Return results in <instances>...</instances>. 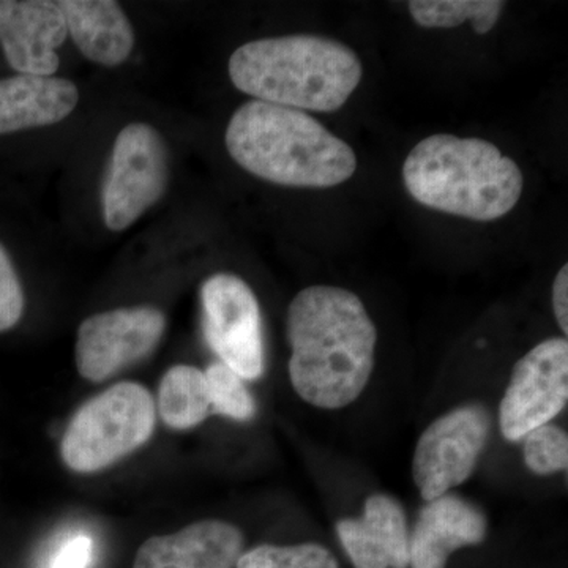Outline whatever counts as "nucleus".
Returning a JSON list of instances; mask_svg holds the SVG:
<instances>
[{
    "instance_id": "obj_20",
    "label": "nucleus",
    "mask_w": 568,
    "mask_h": 568,
    "mask_svg": "<svg viewBox=\"0 0 568 568\" xmlns=\"http://www.w3.org/2000/svg\"><path fill=\"white\" fill-rule=\"evenodd\" d=\"M235 568H339L335 556L317 544L260 545L239 558Z\"/></svg>"
},
{
    "instance_id": "obj_4",
    "label": "nucleus",
    "mask_w": 568,
    "mask_h": 568,
    "mask_svg": "<svg viewBox=\"0 0 568 568\" xmlns=\"http://www.w3.org/2000/svg\"><path fill=\"white\" fill-rule=\"evenodd\" d=\"M407 193L433 211L495 222L518 204L525 178L493 142L437 133L418 142L403 164Z\"/></svg>"
},
{
    "instance_id": "obj_24",
    "label": "nucleus",
    "mask_w": 568,
    "mask_h": 568,
    "mask_svg": "<svg viewBox=\"0 0 568 568\" xmlns=\"http://www.w3.org/2000/svg\"><path fill=\"white\" fill-rule=\"evenodd\" d=\"M552 308L558 320L560 331L564 335L568 334V265L564 264L562 268L556 275L552 283Z\"/></svg>"
},
{
    "instance_id": "obj_13",
    "label": "nucleus",
    "mask_w": 568,
    "mask_h": 568,
    "mask_svg": "<svg viewBox=\"0 0 568 568\" xmlns=\"http://www.w3.org/2000/svg\"><path fill=\"white\" fill-rule=\"evenodd\" d=\"M335 528L354 568L409 567L406 514L394 497L369 496L361 518L339 519Z\"/></svg>"
},
{
    "instance_id": "obj_12",
    "label": "nucleus",
    "mask_w": 568,
    "mask_h": 568,
    "mask_svg": "<svg viewBox=\"0 0 568 568\" xmlns=\"http://www.w3.org/2000/svg\"><path fill=\"white\" fill-rule=\"evenodd\" d=\"M245 537L222 519H203L170 536L148 538L133 568H234L244 555Z\"/></svg>"
},
{
    "instance_id": "obj_5",
    "label": "nucleus",
    "mask_w": 568,
    "mask_h": 568,
    "mask_svg": "<svg viewBox=\"0 0 568 568\" xmlns=\"http://www.w3.org/2000/svg\"><path fill=\"white\" fill-rule=\"evenodd\" d=\"M155 429V402L138 383L115 384L77 410L62 437L63 463L74 473L106 469L144 446Z\"/></svg>"
},
{
    "instance_id": "obj_15",
    "label": "nucleus",
    "mask_w": 568,
    "mask_h": 568,
    "mask_svg": "<svg viewBox=\"0 0 568 568\" xmlns=\"http://www.w3.org/2000/svg\"><path fill=\"white\" fill-rule=\"evenodd\" d=\"M80 102L74 82L13 74L0 80V136L62 122Z\"/></svg>"
},
{
    "instance_id": "obj_9",
    "label": "nucleus",
    "mask_w": 568,
    "mask_h": 568,
    "mask_svg": "<svg viewBox=\"0 0 568 568\" xmlns=\"http://www.w3.org/2000/svg\"><path fill=\"white\" fill-rule=\"evenodd\" d=\"M568 399L567 338H549L519 358L499 407V425L511 443L547 425Z\"/></svg>"
},
{
    "instance_id": "obj_22",
    "label": "nucleus",
    "mask_w": 568,
    "mask_h": 568,
    "mask_svg": "<svg viewBox=\"0 0 568 568\" xmlns=\"http://www.w3.org/2000/svg\"><path fill=\"white\" fill-rule=\"evenodd\" d=\"M26 298L20 278L9 253L0 244V332L10 331L20 323Z\"/></svg>"
},
{
    "instance_id": "obj_18",
    "label": "nucleus",
    "mask_w": 568,
    "mask_h": 568,
    "mask_svg": "<svg viewBox=\"0 0 568 568\" xmlns=\"http://www.w3.org/2000/svg\"><path fill=\"white\" fill-rule=\"evenodd\" d=\"M506 2L499 0H413L409 13L422 28L452 29L470 22L478 36L491 31Z\"/></svg>"
},
{
    "instance_id": "obj_17",
    "label": "nucleus",
    "mask_w": 568,
    "mask_h": 568,
    "mask_svg": "<svg viewBox=\"0 0 568 568\" xmlns=\"http://www.w3.org/2000/svg\"><path fill=\"white\" fill-rule=\"evenodd\" d=\"M160 417L173 429H190L211 416L207 381L192 365H175L164 373L159 387Z\"/></svg>"
},
{
    "instance_id": "obj_3",
    "label": "nucleus",
    "mask_w": 568,
    "mask_h": 568,
    "mask_svg": "<svg viewBox=\"0 0 568 568\" xmlns=\"http://www.w3.org/2000/svg\"><path fill=\"white\" fill-rule=\"evenodd\" d=\"M361 59L342 41L294 33L242 44L230 59L234 88L257 102L334 112L358 88Z\"/></svg>"
},
{
    "instance_id": "obj_14",
    "label": "nucleus",
    "mask_w": 568,
    "mask_h": 568,
    "mask_svg": "<svg viewBox=\"0 0 568 568\" xmlns=\"http://www.w3.org/2000/svg\"><path fill=\"white\" fill-rule=\"evenodd\" d=\"M487 518L474 504L458 496L426 503L409 534L410 568H446L452 552L476 547L487 538Z\"/></svg>"
},
{
    "instance_id": "obj_6",
    "label": "nucleus",
    "mask_w": 568,
    "mask_h": 568,
    "mask_svg": "<svg viewBox=\"0 0 568 568\" xmlns=\"http://www.w3.org/2000/svg\"><path fill=\"white\" fill-rule=\"evenodd\" d=\"M170 179L162 134L148 123L121 130L112 148L102 189L103 219L111 231L132 226L162 200Z\"/></svg>"
},
{
    "instance_id": "obj_10",
    "label": "nucleus",
    "mask_w": 568,
    "mask_h": 568,
    "mask_svg": "<svg viewBox=\"0 0 568 568\" xmlns=\"http://www.w3.org/2000/svg\"><path fill=\"white\" fill-rule=\"evenodd\" d=\"M166 317L153 306H132L97 313L78 328L74 358L81 377L103 383L159 346Z\"/></svg>"
},
{
    "instance_id": "obj_11",
    "label": "nucleus",
    "mask_w": 568,
    "mask_h": 568,
    "mask_svg": "<svg viewBox=\"0 0 568 568\" xmlns=\"http://www.w3.org/2000/svg\"><path fill=\"white\" fill-rule=\"evenodd\" d=\"M65 18L52 0H0V47L20 74L54 77L67 40Z\"/></svg>"
},
{
    "instance_id": "obj_16",
    "label": "nucleus",
    "mask_w": 568,
    "mask_h": 568,
    "mask_svg": "<svg viewBox=\"0 0 568 568\" xmlns=\"http://www.w3.org/2000/svg\"><path fill=\"white\" fill-rule=\"evenodd\" d=\"M67 31L89 61L118 67L132 54L134 32L121 6L112 0H61Z\"/></svg>"
},
{
    "instance_id": "obj_23",
    "label": "nucleus",
    "mask_w": 568,
    "mask_h": 568,
    "mask_svg": "<svg viewBox=\"0 0 568 568\" xmlns=\"http://www.w3.org/2000/svg\"><path fill=\"white\" fill-rule=\"evenodd\" d=\"M93 541L88 536L70 538L52 560L51 568H88L91 564Z\"/></svg>"
},
{
    "instance_id": "obj_8",
    "label": "nucleus",
    "mask_w": 568,
    "mask_h": 568,
    "mask_svg": "<svg viewBox=\"0 0 568 568\" xmlns=\"http://www.w3.org/2000/svg\"><path fill=\"white\" fill-rule=\"evenodd\" d=\"M201 302L205 339L220 362L242 379H260L265 365L263 323L252 287L233 274H215L201 286Z\"/></svg>"
},
{
    "instance_id": "obj_1",
    "label": "nucleus",
    "mask_w": 568,
    "mask_h": 568,
    "mask_svg": "<svg viewBox=\"0 0 568 568\" xmlns=\"http://www.w3.org/2000/svg\"><path fill=\"white\" fill-rule=\"evenodd\" d=\"M286 335L291 384L304 402L342 409L365 390L377 332L357 295L324 284L305 287L287 308Z\"/></svg>"
},
{
    "instance_id": "obj_7",
    "label": "nucleus",
    "mask_w": 568,
    "mask_h": 568,
    "mask_svg": "<svg viewBox=\"0 0 568 568\" xmlns=\"http://www.w3.org/2000/svg\"><path fill=\"white\" fill-rule=\"evenodd\" d=\"M491 417L481 405L459 406L422 433L413 458V477L426 503L465 484L487 446Z\"/></svg>"
},
{
    "instance_id": "obj_2",
    "label": "nucleus",
    "mask_w": 568,
    "mask_h": 568,
    "mask_svg": "<svg viewBox=\"0 0 568 568\" xmlns=\"http://www.w3.org/2000/svg\"><path fill=\"white\" fill-rule=\"evenodd\" d=\"M227 152L246 173L275 185L332 189L349 181L357 156L304 111L246 102L227 123Z\"/></svg>"
},
{
    "instance_id": "obj_21",
    "label": "nucleus",
    "mask_w": 568,
    "mask_h": 568,
    "mask_svg": "<svg viewBox=\"0 0 568 568\" xmlns=\"http://www.w3.org/2000/svg\"><path fill=\"white\" fill-rule=\"evenodd\" d=\"M525 463L537 476L567 470L568 437L556 425H541L525 437Z\"/></svg>"
},
{
    "instance_id": "obj_19",
    "label": "nucleus",
    "mask_w": 568,
    "mask_h": 568,
    "mask_svg": "<svg viewBox=\"0 0 568 568\" xmlns=\"http://www.w3.org/2000/svg\"><path fill=\"white\" fill-rule=\"evenodd\" d=\"M207 381L209 398L212 413L234 418L237 422H250L256 416V403L252 392L234 369L215 362L204 372Z\"/></svg>"
}]
</instances>
